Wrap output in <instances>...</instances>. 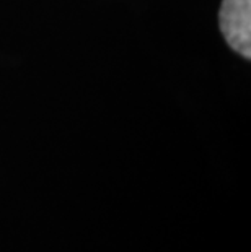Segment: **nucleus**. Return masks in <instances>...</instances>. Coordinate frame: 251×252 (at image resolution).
Segmentation results:
<instances>
[{"label": "nucleus", "mask_w": 251, "mask_h": 252, "mask_svg": "<svg viewBox=\"0 0 251 252\" xmlns=\"http://www.w3.org/2000/svg\"><path fill=\"white\" fill-rule=\"evenodd\" d=\"M220 30L228 46L238 54L251 57V0H223Z\"/></svg>", "instance_id": "obj_1"}]
</instances>
